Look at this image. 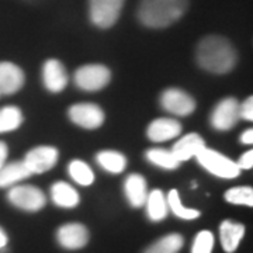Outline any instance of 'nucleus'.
<instances>
[{"label": "nucleus", "mask_w": 253, "mask_h": 253, "mask_svg": "<svg viewBox=\"0 0 253 253\" xmlns=\"http://www.w3.org/2000/svg\"><path fill=\"white\" fill-rule=\"evenodd\" d=\"M161 106L163 110L177 117H187L196 110V101L189 93L180 89H168L161 94Z\"/></svg>", "instance_id": "nucleus-9"}, {"label": "nucleus", "mask_w": 253, "mask_h": 253, "mask_svg": "<svg viewBox=\"0 0 253 253\" xmlns=\"http://www.w3.org/2000/svg\"><path fill=\"white\" fill-rule=\"evenodd\" d=\"M241 142L244 145H252L253 144V129L252 128H248L245 129L241 135Z\"/></svg>", "instance_id": "nucleus-32"}, {"label": "nucleus", "mask_w": 253, "mask_h": 253, "mask_svg": "<svg viewBox=\"0 0 253 253\" xmlns=\"http://www.w3.org/2000/svg\"><path fill=\"white\" fill-rule=\"evenodd\" d=\"M68 73L63 63L58 59H48L42 66V83L51 93L62 91L68 84Z\"/></svg>", "instance_id": "nucleus-13"}, {"label": "nucleus", "mask_w": 253, "mask_h": 253, "mask_svg": "<svg viewBox=\"0 0 253 253\" xmlns=\"http://www.w3.org/2000/svg\"><path fill=\"white\" fill-rule=\"evenodd\" d=\"M7 200L18 210L36 212L44 208L46 203L45 194L41 189L31 184L13 186L7 193Z\"/></svg>", "instance_id": "nucleus-5"}, {"label": "nucleus", "mask_w": 253, "mask_h": 253, "mask_svg": "<svg viewBox=\"0 0 253 253\" xmlns=\"http://www.w3.org/2000/svg\"><path fill=\"white\" fill-rule=\"evenodd\" d=\"M68 172H69V176L72 177V180L75 183H78L79 186H90L94 181V173H93V169L83 161H79V159H75L72 162L69 163L68 166Z\"/></svg>", "instance_id": "nucleus-26"}, {"label": "nucleus", "mask_w": 253, "mask_h": 253, "mask_svg": "<svg viewBox=\"0 0 253 253\" xmlns=\"http://www.w3.org/2000/svg\"><path fill=\"white\" fill-rule=\"evenodd\" d=\"M75 84L84 91H97L104 89L111 81V72L107 66L99 63L83 65L75 72Z\"/></svg>", "instance_id": "nucleus-4"}, {"label": "nucleus", "mask_w": 253, "mask_h": 253, "mask_svg": "<svg viewBox=\"0 0 253 253\" xmlns=\"http://www.w3.org/2000/svg\"><path fill=\"white\" fill-rule=\"evenodd\" d=\"M196 159L201 168H204L207 172L219 179H236L241 174V169L238 168L235 161L229 159L228 156L218 151L210 149L207 146H204L196 155Z\"/></svg>", "instance_id": "nucleus-3"}, {"label": "nucleus", "mask_w": 253, "mask_h": 253, "mask_svg": "<svg viewBox=\"0 0 253 253\" xmlns=\"http://www.w3.org/2000/svg\"><path fill=\"white\" fill-rule=\"evenodd\" d=\"M126 0H89V16L96 27H113L120 18Z\"/></svg>", "instance_id": "nucleus-6"}, {"label": "nucleus", "mask_w": 253, "mask_h": 253, "mask_svg": "<svg viewBox=\"0 0 253 253\" xmlns=\"http://www.w3.org/2000/svg\"><path fill=\"white\" fill-rule=\"evenodd\" d=\"M7 155H9V148H7V145L0 141V169L6 165Z\"/></svg>", "instance_id": "nucleus-31"}, {"label": "nucleus", "mask_w": 253, "mask_h": 253, "mask_svg": "<svg viewBox=\"0 0 253 253\" xmlns=\"http://www.w3.org/2000/svg\"><path fill=\"white\" fill-rule=\"evenodd\" d=\"M73 124L84 129H97L104 124V111L94 103H78L68 111Z\"/></svg>", "instance_id": "nucleus-7"}, {"label": "nucleus", "mask_w": 253, "mask_h": 253, "mask_svg": "<svg viewBox=\"0 0 253 253\" xmlns=\"http://www.w3.org/2000/svg\"><path fill=\"white\" fill-rule=\"evenodd\" d=\"M56 239L65 249L78 251V249L84 248L89 242V231L86 226L82 225L79 222L65 224L58 229Z\"/></svg>", "instance_id": "nucleus-11"}, {"label": "nucleus", "mask_w": 253, "mask_h": 253, "mask_svg": "<svg viewBox=\"0 0 253 253\" xmlns=\"http://www.w3.org/2000/svg\"><path fill=\"white\" fill-rule=\"evenodd\" d=\"M214 249V235L211 231H200L194 238L191 253H212Z\"/></svg>", "instance_id": "nucleus-28"}, {"label": "nucleus", "mask_w": 253, "mask_h": 253, "mask_svg": "<svg viewBox=\"0 0 253 253\" xmlns=\"http://www.w3.org/2000/svg\"><path fill=\"white\" fill-rule=\"evenodd\" d=\"M184 244L183 236L179 234H170L158 239L144 253H179Z\"/></svg>", "instance_id": "nucleus-25"}, {"label": "nucleus", "mask_w": 253, "mask_h": 253, "mask_svg": "<svg viewBox=\"0 0 253 253\" xmlns=\"http://www.w3.org/2000/svg\"><path fill=\"white\" fill-rule=\"evenodd\" d=\"M0 96H1V94H0Z\"/></svg>", "instance_id": "nucleus-35"}, {"label": "nucleus", "mask_w": 253, "mask_h": 253, "mask_svg": "<svg viewBox=\"0 0 253 253\" xmlns=\"http://www.w3.org/2000/svg\"><path fill=\"white\" fill-rule=\"evenodd\" d=\"M145 156L152 165L158 166V168H162L165 170H174L180 166V162L174 158L172 151H168V149L152 148V149L146 151Z\"/></svg>", "instance_id": "nucleus-23"}, {"label": "nucleus", "mask_w": 253, "mask_h": 253, "mask_svg": "<svg viewBox=\"0 0 253 253\" xmlns=\"http://www.w3.org/2000/svg\"><path fill=\"white\" fill-rule=\"evenodd\" d=\"M193 189H197V183L196 181H193V186H191Z\"/></svg>", "instance_id": "nucleus-34"}, {"label": "nucleus", "mask_w": 253, "mask_h": 253, "mask_svg": "<svg viewBox=\"0 0 253 253\" xmlns=\"http://www.w3.org/2000/svg\"><path fill=\"white\" fill-rule=\"evenodd\" d=\"M7 235L4 234V231L0 228V249H3V248H6V245H7Z\"/></svg>", "instance_id": "nucleus-33"}, {"label": "nucleus", "mask_w": 253, "mask_h": 253, "mask_svg": "<svg viewBox=\"0 0 253 253\" xmlns=\"http://www.w3.org/2000/svg\"><path fill=\"white\" fill-rule=\"evenodd\" d=\"M124 193L131 207H144L148 197V183L144 176L139 173L128 174L124 181Z\"/></svg>", "instance_id": "nucleus-15"}, {"label": "nucleus", "mask_w": 253, "mask_h": 253, "mask_svg": "<svg viewBox=\"0 0 253 253\" xmlns=\"http://www.w3.org/2000/svg\"><path fill=\"white\" fill-rule=\"evenodd\" d=\"M245 236V226L239 222L225 219L219 225V239L222 249L226 253H234L239 248L241 241Z\"/></svg>", "instance_id": "nucleus-17"}, {"label": "nucleus", "mask_w": 253, "mask_h": 253, "mask_svg": "<svg viewBox=\"0 0 253 253\" xmlns=\"http://www.w3.org/2000/svg\"><path fill=\"white\" fill-rule=\"evenodd\" d=\"M206 146V141L203 136H200L196 132H191L187 135L181 136L180 139L173 145L172 154L179 162L189 161L191 158H196V155Z\"/></svg>", "instance_id": "nucleus-16"}, {"label": "nucleus", "mask_w": 253, "mask_h": 253, "mask_svg": "<svg viewBox=\"0 0 253 253\" xmlns=\"http://www.w3.org/2000/svg\"><path fill=\"white\" fill-rule=\"evenodd\" d=\"M51 199L61 208H75L81 203V196L66 181H56L51 186Z\"/></svg>", "instance_id": "nucleus-18"}, {"label": "nucleus", "mask_w": 253, "mask_h": 253, "mask_svg": "<svg viewBox=\"0 0 253 253\" xmlns=\"http://www.w3.org/2000/svg\"><path fill=\"white\" fill-rule=\"evenodd\" d=\"M30 176H31V173L26 168L23 161L7 163L0 169V189L13 187L24 179H28Z\"/></svg>", "instance_id": "nucleus-20"}, {"label": "nucleus", "mask_w": 253, "mask_h": 253, "mask_svg": "<svg viewBox=\"0 0 253 253\" xmlns=\"http://www.w3.org/2000/svg\"><path fill=\"white\" fill-rule=\"evenodd\" d=\"M26 82V75L16 63L3 61L0 62V94H14L17 93Z\"/></svg>", "instance_id": "nucleus-12"}, {"label": "nucleus", "mask_w": 253, "mask_h": 253, "mask_svg": "<svg viewBox=\"0 0 253 253\" xmlns=\"http://www.w3.org/2000/svg\"><path fill=\"white\" fill-rule=\"evenodd\" d=\"M181 124L174 118L161 117L154 120L146 129V135L152 142H165L180 135Z\"/></svg>", "instance_id": "nucleus-14"}, {"label": "nucleus", "mask_w": 253, "mask_h": 253, "mask_svg": "<svg viewBox=\"0 0 253 253\" xmlns=\"http://www.w3.org/2000/svg\"><path fill=\"white\" fill-rule=\"evenodd\" d=\"M197 62L207 72L224 75L235 68L238 54L234 45L224 37H204L197 45Z\"/></svg>", "instance_id": "nucleus-1"}, {"label": "nucleus", "mask_w": 253, "mask_h": 253, "mask_svg": "<svg viewBox=\"0 0 253 253\" xmlns=\"http://www.w3.org/2000/svg\"><path fill=\"white\" fill-rule=\"evenodd\" d=\"M23 113L17 106H4L0 109V134L16 131L23 124Z\"/></svg>", "instance_id": "nucleus-24"}, {"label": "nucleus", "mask_w": 253, "mask_h": 253, "mask_svg": "<svg viewBox=\"0 0 253 253\" xmlns=\"http://www.w3.org/2000/svg\"><path fill=\"white\" fill-rule=\"evenodd\" d=\"M146 214L148 218L154 222H159L163 221L168 217L169 212V207H168V201H166V196L163 194L162 190L155 189L151 193H148L146 197Z\"/></svg>", "instance_id": "nucleus-19"}, {"label": "nucleus", "mask_w": 253, "mask_h": 253, "mask_svg": "<svg viewBox=\"0 0 253 253\" xmlns=\"http://www.w3.org/2000/svg\"><path fill=\"white\" fill-rule=\"evenodd\" d=\"M224 199L229 204L235 206H246L252 207L253 206V189L249 186H239V187H232L226 190L224 194Z\"/></svg>", "instance_id": "nucleus-27"}, {"label": "nucleus", "mask_w": 253, "mask_h": 253, "mask_svg": "<svg viewBox=\"0 0 253 253\" xmlns=\"http://www.w3.org/2000/svg\"><path fill=\"white\" fill-rule=\"evenodd\" d=\"M166 201H168V207L170 208L173 214L180 219L184 221H193L200 217V211L196 208L184 207L180 200V194L176 189L170 190L166 196Z\"/></svg>", "instance_id": "nucleus-22"}, {"label": "nucleus", "mask_w": 253, "mask_h": 253, "mask_svg": "<svg viewBox=\"0 0 253 253\" xmlns=\"http://www.w3.org/2000/svg\"><path fill=\"white\" fill-rule=\"evenodd\" d=\"M189 7V0H142L138 20L148 28H166L179 21Z\"/></svg>", "instance_id": "nucleus-2"}, {"label": "nucleus", "mask_w": 253, "mask_h": 253, "mask_svg": "<svg viewBox=\"0 0 253 253\" xmlns=\"http://www.w3.org/2000/svg\"><path fill=\"white\" fill-rule=\"evenodd\" d=\"M239 118L245 121H252L253 120V97L249 96L242 104H239Z\"/></svg>", "instance_id": "nucleus-29"}, {"label": "nucleus", "mask_w": 253, "mask_h": 253, "mask_svg": "<svg viewBox=\"0 0 253 253\" xmlns=\"http://www.w3.org/2000/svg\"><path fill=\"white\" fill-rule=\"evenodd\" d=\"M96 161L100 168L113 174H120L126 168V158L118 151H100L96 155Z\"/></svg>", "instance_id": "nucleus-21"}, {"label": "nucleus", "mask_w": 253, "mask_h": 253, "mask_svg": "<svg viewBox=\"0 0 253 253\" xmlns=\"http://www.w3.org/2000/svg\"><path fill=\"white\" fill-rule=\"evenodd\" d=\"M59 159V152L54 146H37L33 148L24 156L23 163L26 165L31 174H41L54 168Z\"/></svg>", "instance_id": "nucleus-8"}, {"label": "nucleus", "mask_w": 253, "mask_h": 253, "mask_svg": "<svg viewBox=\"0 0 253 253\" xmlns=\"http://www.w3.org/2000/svg\"><path fill=\"white\" fill-rule=\"evenodd\" d=\"M211 126L217 131H229L239 121V103L234 97L221 100L211 114Z\"/></svg>", "instance_id": "nucleus-10"}, {"label": "nucleus", "mask_w": 253, "mask_h": 253, "mask_svg": "<svg viewBox=\"0 0 253 253\" xmlns=\"http://www.w3.org/2000/svg\"><path fill=\"white\" fill-rule=\"evenodd\" d=\"M238 165V168L241 169V170H248V169H252L253 168V151L252 149H249V151H246L241 158H239V161L236 162Z\"/></svg>", "instance_id": "nucleus-30"}]
</instances>
